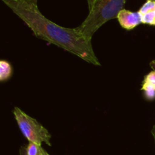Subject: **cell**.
<instances>
[{
    "mask_svg": "<svg viewBox=\"0 0 155 155\" xmlns=\"http://www.w3.org/2000/svg\"><path fill=\"white\" fill-rule=\"evenodd\" d=\"M2 1L30 27L36 37L54 44L88 63L101 65L92 48V40L84 37L76 28L58 25L45 18L37 5L24 0Z\"/></svg>",
    "mask_w": 155,
    "mask_h": 155,
    "instance_id": "6da1fadb",
    "label": "cell"
},
{
    "mask_svg": "<svg viewBox=\"0 0 155 155\" xmlns=\"http://www.w3.org/2000/svg\"><path fill=\"white\" fill-rule=\"evenodd\" d=\"M127 0H95V4L83 24L77 27L84 37L92 40L94 33L110 20L117 18Z\"/></svg>",
    "mask_w": 155,
    "mask_h": 155,
    "instance_id": "7a4b0ae2",
    "label": "cell"
},
{
    "mask_svg": "<svg viewBox=\"0 0 155 155\" xmlns=\"http://www.w3.org/2000/svg\"><path fill=\"white\" fill-rule=\"evenodd\" d=\"M13 114L21 133L29 142L40 145L45 143L51 146V135L43 126L18 107H15Z\"/></svg>",
    "mask_w": 155,
    "mask_h": 155,
    "instance_id": "3957f363",
    "label": "cell"
},
{
    "mask_svg": "<svg viewBox=\"0 0 155 155\" xmlns=\"http://www.w3.org/2000/svg\"><path fill=\"white\" fill-rule=\"evenodd\" d=\"M117 20L123 28L133 30L142 23V16L139 12H130L127 9H122L117 15Z\"/></svg>",
    "mask_w": 155,
    "mask_h": 155,
    "instance_id": "277c9868",
    "label": "cell"
},
{
    "mask_svg": "<svg viewBox=\"0 0 155 155\" xmlns=\"http://www.w3.org/2000/svg\"><path fill=\"white\" fill-rule=\"evenodd\" d=\"M142 89L148 99L152 100L155 98V71H151L145 77Z\"/></svg>",
    "mask_w": 155,
    "mask_h": 155,
    "instance_id": "5b68a950",
    "label": "cell"
},
{
    "mask_svg": "<svg viewBox=\"0 0 155 155\" xmlns=\"http://www.w3.org/2000/svg\"><path fill=\"white\" fill-rule=\"evenodd\" d=\"M12 74V68L10 64L6 61H0V80L5 81L8 80Z\"/></svg>",
    "mask_w": 155,
    "mask_h": 155,
    "instance_id": "8992f818",
    "label": "cell"
},
{
    "mask_svg": "<svg viewBox=\"0 0 155 155\" xmlns=\"http://www.w3.org/2000/svg\"><path fill=\"white\" fill-rule=\"evenodd\" d=\"M43 148L40 145L33 143V142H29V145L25 149L21 148V151L24 155H42V151Z\"/></svg>",
    "mask_w": 155,
    "mask_h": 155,
    "instance_id": "52a82bcc",
    "label": "cell"
},
{
    "mask_svg": "<svg viewBox=\"0 0 155 155\" xmlns=\"http://www.w3.org/2000/svg\"><path fill=\"white\" fill-rule=\"evenodd\" d=\"M155 10V2L151 1V0H148L142 6L140 9H139V13L142 15H145V14L151 12L152 11Z\"/></svg>",
    "mask_w": 155,
    "mask_h": 155,
    "instance_id": "ba28073f",
    "label": "cell"
},
{
    "mask_svg": "<svg viewBox=\"0 0 155 155\" xmlns=\"http://www.w3.org/2000/svg\"><path fill=\"white\" fill-rule=\"evenodd\" d=\"M142 24L155 25V10L142 15Z\"/></svg>",
    "mask_w": 155,
    "mask_h": 155,
    "instance_id": "9c48e42d",
    "label": "cell"
},
{
    "mask_svg": "<svg viewBox=\"0 0 155 155\" xmlns=\"http://www.w3.org/2000/svg\"><path fill=\"white\" fill-rule=\"evenodd\" d=\"M95 0H87L88 5H89V10H91V9H92V8L93 7L94 4H95Z\"/></svg>",
    "mask_w": 155,
    "mask_h": 155,
    "instance_id": "30bf717a",
    "label": "cell"
},
{
    "mask_svg": "<svg viewBox=\"0 0 155 155\" xmlns=\"http://www.w3.org/2000/svg\"><path fill=\"white\" fill-rule=\"evenodd\" d=\"M24 1L30 3V4L35 5H37V2H38V0H24Z\"/></svg>",
    "mask_w": 155,
    "mask_h": 155,
    "instance_id": "8fae6325",
    "label": "cell"
},
{
    "mask_svg": "<svg viewBox=\"0 0 155 155\" xmlns=\"http://www.w3.org/2000/svg\"><path fill=\"white\" fill-rule=\"evenodd\" d=\"M151 133H152L153 136H154V142H155V126L153 127L152 130H151Z\"/></svg>",
    "mask_w": 155,
    "mask_h": 155,
    "instance_id": "7c38bea8",
    "label": "cell"
},
{
    "mask_svg": "<svg viewBox=\"0 0 155 155\" xmlns=\"http://www.w3.org/2000/svg\"><path fill=\"white\" fill-rule=\"evenodd\" d=\"M42 155H49L48 154V153L46 152V151H45V150H42Z\"/></svg>",
    "mask_w": 155,
    "mask_h": 155,
    "instance_id": "4fadbf2b",
    "label": "cell"
},
{
    "mask_svg": "<svg viewBox=\"0 0 155 155\" xmlns=\"http://www.w3.org/2000/svg\"><path fill=\"white\" fill-rule=\"evenodd\" d=\"M21 155H24V154H23V153L21 152Z\"/></svg>",
    "mask_w": 155,
    "mask_h": 155,
    "instance_id": "5bb4252c",
    "label": "cell"
},
{
    "mask_svg": "<svg viewBox=\"0 0 155 155\" xmlns=\"http://www.w3.org/2000/svg\"><path fill=\"white\" fill-rule=\"evenodd\" d=\"M151 1H154L155 2V0H151Z\"/></svg>",
    "mask_w": 155,
    "mask_h": 155,
    "instance_id": "9a60e30c",
    "label": "cell"
}]
</instances>
